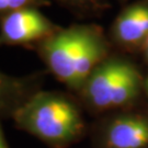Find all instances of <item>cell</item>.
<instances>
[{"label":"cell","mask_w":148,"mask_h":148,"mask_svg":"<svg viewBox=\"0 0 148 148\" xmlns=\"http://www.w3.org/2000/svg\"><path fill=\"white\" fill-rule=\"evenodd\" d=\"M110 43L98 24L80 23L60 27L34 51L48 71L77 95L91 73L111 55Z\"/></svg>","instance_id":"cell-1"},{"label":"cell","mask_w":148,"mask_h":148,"mask_svg":"<svg viewBox=\"0 0 148 148\" xmlns=\"http://www.w3.org/2000/svg\"><path fill=\"white\" fill-rule=\"evenodd\" d=\"M84 108L77 97L62 91L38 90L31 95L12 120L16 126L51 148H68L87 133Z\"/></svg>","instance_id":"cell-2"},{"label":"cell","mask_w":148,"mask_h":148,"mask_svg":"<svg viewBox=\"0 0 148 148\" xmlns=\"http://www.w3.org/2000/svg\"><path fill=\"white\" fill-rule=\"evenodd\" d=\"M145 95V76L132 60L121 55L108 56L76 95L84 109L106 115L133 109Z\"/></svg>","instance_id":"cell-3"},{"label":"cell","mask_w":148,"mask_h":148,"mask_svg":"<svg viewBox=\"0 0 148 148\" xmlns=\"http://www.w3.org/2000/svg\"><path fill=\"white\" fill-rule=\"evenodd\" d=\"M95 148H148V112L135 108L101 116L91 128Z\"/></svg>","instance_id":"cell-4"},{"label":"cell","mask_w":148,"mask_h":148,"mask_svg":"<svg viewBox=\"0 0 148 148\" xmlns=\"http://www.w3.org/2000/svg\"><path fill=\"white\" fill-rule=\"evenodd\" d=\"M60 27L38 8L12 11L0 16V47L21 46L34 49Z\"/></svg>","instance_id":"cell-5"},{"label":"cell","mask_w":148,"mask_h":148,"mask_svg":"<svg viewBox=\"0 0 148 148\" xmlns=\"http://www.w3.org/2000/svg\"><path fill=\"white\" fill-rule=\"evenodd\" d=\"M147 37L148 1L145 0L124 8L111 25V42L126 51L142 49Z\"/></svg>","instance_id":"cell-6"},{"label":"cell","mask_w":148,"mask_h":148,"mask_svg":"<svg viewBox=\"0 0 148 148\" xmlns=\"http://www.w3.org/2000/svg\"><path fill=\"white\" fill-rule=\"evenodd\" d=\"M43 73L13 76L0 71V120L9 119L36 91L42 89Z\"/></svg>","instance_id":"cell-7"},{"label":"cell","mask_w":148,"mask_h":148,"mask_svg":"<svg viewBox=\"0 0 148 148\" xmlns=\"http://www.w3.org/2000/svg\"><path fill=\"white\" fill-rule=\"evenodd\" d=\"M67 10L78 16H90L106 7V0H56Z\"/></svg>","instance_id":"cell-8"},{"label":"cell","mask_w":148,"mask_h":148,"mask_svg":"<svg viewBox=\"0 0 148 148\" xmlns=\"http://www.w3.org/2000/svg\"><path fill=\"white\" fill-rule=\"evenodd\" d=\"M51 5L48 0H0V16L25 8H44Z\"/></svg>","instance_id":"cell-9"},{"label":"cell","mask_w":148,"mask_h":148,"mask_svg":"<svg viewBox=\"0 0 148 148\" xmlns=\"http://www.w3.org/2000/svg\"><path fill=\"white\" fill-rule=\"evenodd\" d=\"M1 121H2V120H0V148H10L9 145H8V142H7V138H5Z\"/></svg>","instance_id":"cell-10"},{"label":"cell","mask_w":148,"mask_h":148,"mask_svg":"<svg viewBox=\"0 0 148 148\" xmlns=\"http://www.w3.org/2000/svg\"><path fill=\"white\" fill-rule=\"evenodd\" d=\"M140 51H142V53H143L145 62H146V64L148 65V37H147V40L145 41V43H144L143 47H142Z\"/></svg>","instance_id":"cell-11"},{"label":"cell","mask_w":148,"mask_h":148,"mask_svg":"<svg viewBox=\"0 0 148 148\" xmlns=\"http://www.w3.org/2000/svg\"><path fill=\"white\" fill-rule=\"evenodd\" d=\"M145 95H146V98L148 100V71L147 75L145 76Z\"/></svg>","instance_id":"cell-12"},{"label":"cell","mask_w":148,"mask_h":148,"mask_svg":"<svg viewBox=\"0 0 148 148\" xmlns=\"http://www.w3.org/2000/svg\"><path fill=\"white\" fill-rule=\"evenodd\" d=\"M145 1H148V0H145Z\"/></svg>","instance_id":"cell-13"}]
</instances>
